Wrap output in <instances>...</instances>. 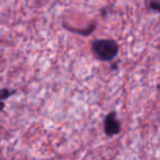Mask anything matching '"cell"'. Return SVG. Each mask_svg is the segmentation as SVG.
<instances>
[{"instance_id": "1", "label": "cell", "mask_w": 160, "mask_h": 160, "mask_svg": "<svg viewBox=\"0 0 160 160\" xmlns=\"http://www.w3.org/2000/svg\"><path fill=\"white\" fill-rule=\"evenodd\" d=\"M91 51L100 62H112L118 55L120 46L116 41L111 38H100L91 43Z\"/></svg>"}, {"instance_id": "2", "label": "cell", "mask_w": 160, "mask_h": 160, "mask_svg": "<svg viewBox=\"0 0 160 160\" xmlns=\"http://www.w3.org/2000/svg\"><path fill=\"white\" fill-rule=\"evenodd\" d=\"M104 133L108 137H113L121 133V123L118 118V114L115 111L108 113L103 121Z\"/></svg>"}, {"instance_id": "3", "label": "cell", "mask_w": 160, "mask_h": 160, "mask_svg": "<svg viewBox=\"0 0 160 160\" xmlns=\"http://www.w3.org/2000/svg\"><path fill=\"white\" fill-rule=\"evenodd\" d=\"M16 90L8 89V88H1L0 89V101H5L7 99H9L11 96H13L16 93Z\"/></svg>"}, {"instance_id": "4", "label": "cell", "mask_w": 160, "mask_h": 160, "mask_svg": "<svg viewBox=\"0 0 160 160\" xmlns=\"http://www.w3.org/2000/svg\"><path fill=\"white\" fill-rule=\"evenodd\" d=\"M150 9L151 10H155V11H159V2H158L157 0H151L150 2Z\"/></svg>"}, {"instance_id": "5", "label": "cell", "mask_w": 160, "mask_h": 160, "mask_svg": "<svg viewBox=\"0 0 160 160\" xmlns=\"http://www.w3.org/2000/svg\"><path fill=\"white\" fill-rule=\"evenodd\" d=\"M3 108H5V103H3V101H0V112L3 111Z\"/></svg>"}]
</instances>
